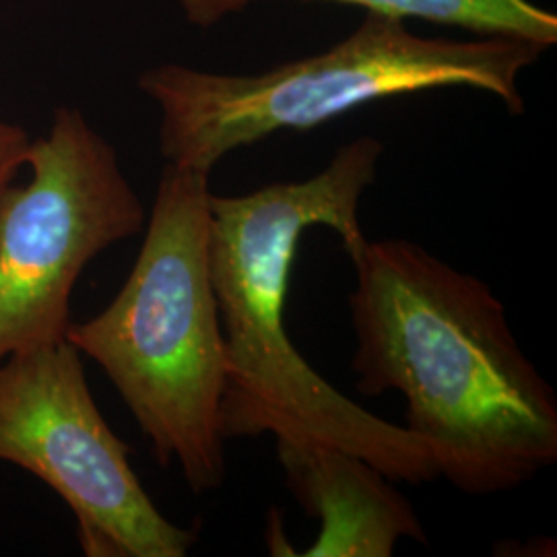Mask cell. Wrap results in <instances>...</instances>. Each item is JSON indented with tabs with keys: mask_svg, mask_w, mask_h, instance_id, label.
Wrapping results in <instances>:
<instances>
[{
	"mask_svg": "<svg viewBox=\"0 0 557 557\" xmlns=\"http://www.w3.org/2000/svg\"><path fill=\"white\" fill-rule=\"evenodd\" d=\"M349 259L356 388L405 397V428L432 446L440 478L492 496L554 467L556 393L490 285L409 239H366Z\"/></svg>",
	"mask_w": 557,
	"mask_h": 557,
	"instance_id": "obj_1",
	"label": "cell"
},
{
	"mask_svg": "<svg viewBox=\"0 0 557 557\" xmlns=\"http://www.w3.org/2000/svg\"><path fill=\"white\" fill-rule=\"evenodd\" d=\"M384 156L370 135L338 147L317 176L239 197L211 195L209 267L225 338L221 436L326 444L374 465L395 483L440 479L432 446L341 395L285 331L292 264L308 227L337 232L351 257L366 244L359 200Z\"/></svg>",
	"mask_w": 557,
	"mask_h": 557,
	"instance_id": "obj_2",
	"label": "cell"
},
{
	"mask_svg": "<svg viewBox=\"0 0 557 557\" xmlns=\"http://www.w3.org/2000/svg\"><path fill=\"white\" fill-rule=\"evenodd\" d=\"M211 174L168 165L145 238L119 294L71 322L66 341L96 361L151 446L195 494L227 473L220 411L225 338L209 267Z\"/></svg>",
	"mask_w": 557,
	"mask_h": 557,
	"instance_id": "obj_3",
	"label": "cell"
},
{
	"mask_svg": "<svg viewBox=\"0 0 557 557\" xmlns=\"http://www.w3.org/2000/svg\"><path fill=\"white\" fill-rule=\"evenodd\" d=\"M545 50L504 36L425 38L407 21L368 13L324 52L255 75L211 73L165 62L140 73V91L160 110L168 165L211 174L230 153L283 131H310L358 108L434 89H475L512 116L527 106L520 75Z\"/></svg>",
	"mask_w": 557,
	"mask_h": 557,
	"instance_id": "obj_4",
	"label": "cell"
},
{
	"mask_svg": "<svg viewBox=\"0 0 557 557\" xmlns=\"http://www.w3.org/2000/svg\"><path fill=\"white\" fill-rule=\"evenodd\" d=\"M25 168L0 197V361L66 341L87 264L147 223L114 145L79 108L60 106Z\"/></svg>",
	"mask_w": 557,
	"mask_h": 557,
	"instance_id": "obj_5",
	"label": "cell"
},
{
	"mask_svg": "<svg viewBox=\"0 0 557 557\" xmlns=\"http://www.w3.org/2000/svg\"><path fill=\"white\" fill-rule=\"evenodd\" d=\"M128 457L69 341L0 361V462L40 479L69 506L83 556H188L199 529L161 512Z\"/></svg>",
	"mask_w": 557,
	"mask_h": 557,
	"instance_id": "obj_6",
	"label": "cell"
},
{
	"mask_svg": "<svg viewBox=\"0 0 557 557\" xmlns=\"http://www.w3.org/2000/svg\"><path fill=\"white\" fill-rule=\"evenodd\" d=\"M285 483L310 518L317 541L306 557H391L398 541L425 543L416 508L374 465L326 444L277 442Z\"/></svg>",
	"mask_w": 557,
	"mask_h": 557,
	"instance_id": "obj_7",
	"label": "cell"
},
{
	"mask_svg": "<svg viewBox=\"0 0 557 557\" xmlns=\"http://www.w3.org/2000/svg\"><path fill=\"white\" fill-rule=\"evenodd\" d=\"M260 0H178L184 20L213 27ZM312 2V0H304ZM366 9L368 13L436 23L467 29L475 36H504L537 44L543 50L557 44V15L531 0H314Z\"/></svg>",
	"mask_w": 557,
	"mask_h": 557,
	"instance_id": "obj_8",
	"label": "cell"
},
{
	"mask_svg": "<svg viewBox=\"0 0 557 557\" xmlns=\"http://www.w3.org/2000/svg\"><path fill=\"white\" fill-rule=\"evenodd\" d=\"M32 137L11 120L0 116V197L25 168Z\"/></svg>",
	"mask_w": 557,
	"mask_h": 557,
	"instance_id": "obj_9",
	"label": "cell"
}]
</instances>
